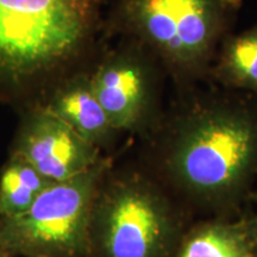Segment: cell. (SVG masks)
<instances>
[{"mask_svg":"<svg viewBox=\"0 0 257 257\" xmlns=\"http://www.w3.org/2000/svg\"><path fill=\"white\" fill-rule=\"evenodd\" d=\"M149 172L192 213L237 217L257 176V105L189 106L170 121Z\"/></svg>","mask_w":257,"mask_h":257,"instance_id":"obj_1","label":"cell"},{"mask_svg":"<svg viewBox=\"0 0 257 257\" xmlns=\"http://www.w3.org/2000/svg\"><path fill=\"white\" fill-rule=\"evenodd\" d=\"M192 212L149 169H113L96 192L89 257H174Z\"/></svg>","mask_w":257,"mask_h":257,"instance_id":"obj_2","label":"cell"},{"mask_svg":"<svg viewBox=\"0 0 257 257\" xmlns=\"http://www.w3.org/2000/svg\"><path fill=\"white\" fill-rule=\"evenodd\" d=\"M112 160L56 181L16 217L0 218V244L12 257H89L94 199Z\"/></svg>","mask_w":257,"mask_h":257,"instance_id":"obj_3","label":"cell"},{"mask_svg":"<svg viewBox=\"0 0 257 257\" xmlns=\"http://www.w3.org/2000/svg\"><path fill=\"white\" fill-rule=\"evenodd\" d=\"M99 0H0V73L12 81L56 66L81 46Z\"/></svg>","mask_w":257,"mask_h":257,"instance_id":"obj_4","label":"cell"},{"mask_svg":"<svg viewBox=\"0 0 257 257\" xmlns=\"http://www.w3.org/2000/svg\"><path fill=\"white\" fill-rule=\"evenodd\" d=\"M231 0H127L128 21L173 66L206 62L219 37Z\"/></svg>","mask_w":257,"mask_h":257,"instance_id":"obj_5","label":"cell"},{"mask_svg":"<svg viewBox=\"0 0 257 257\" xmlns=\"http://www.w3.org/2000/svg\"><path fill=\"white\" fill-rule=\"evenodd\" d=\"M11 154L28 161L54 182L81 174L105 157L99 148L44 107L27 115Z\"/></svg>","mask_w":257,"mask_h":257,"instance_id":"obj_6","label":"cell"},{"mask_svg":"<svg viewBox=\"0 0 257 257\" xmlns=\"http://www.w3.org/2000/svg\"><path fill=\"white\" fill-rule=\"evenodd\" d=\"M89 79L96 99L118 133H137L149 126L154 111L152 83L138 61L115 56Z\"/></svg>","mask_w":257,"mask_h":257,"instance_id":"obj_7","label":"cell"},{"mask_svg":"<svg viewBox=\"0 0 257 257\" xmlns=\"http://www.w3.org/2000/svg\"><path fill=\"white\" fill-rule=\"evenodd\" d=\"M174 257H257L249 217H210L192 223Z\"/></svg>","mask_w":257,"mask_h":257,"instance_id":"obj_8","label":"cell"},{"mask_svg":"<svg viewBox=\"0 0 257 257\" xmlns=\"http://www.w3.org/2000/svg\"><path fill=\"white\" fill-rule=\"evenodd\" d=\"M43 107L100 150L107 147L118 133L96 99L89 78L79 76L70 80Z\"/></svg>","mask_w":257,"mask_h":257,"instance_id":"obj_9","label":"cell"},{"mask_svg":"<svg viewBox=\"0 0 257 257\" xmlns=\"http://www.w3.org/2000/svg\"><path fill=\"white\" fill-rule=\"evenodd\" d=\"M51 184L28 161L11 154L0 169V218L23 213Z\"/></svg>","mask_w":257,"mask_h":257,"instance_id":"obj_10","label":"cell"},{"mask_svg":"<svg viewBox=\"0 0 257 257\" xmlns=\"http://www.w3.org/2000/svg\"><path fill=\"white\" fill-rule=\"evenodd\" d=\"M218 76L229 87L257 92V25L227 42Z\"/></svg>","mask_w":257,"mask_h":257,"instance_id":"obj_11","label":"cell"},{"mask_svg":"<svg viewBox=\"0 0 257 257\" xmlns=\"http://www.w3.org/2000/svg\"><path fill=\"white\" fill-rule=\"evenodd\" d=\"M249 219H250V223H251V226H252L253 231H255L256 234H257V213L255 214V216L249 217Z\"/></svg>","mask_w":257,"mask_h":257,"instance_id":"obj_12","label":"cell"},{"mask_svg":"<svg viewBox=\"0 0 257 257\" xmlns=\"http://www.w3.org/2000/svg\"><path fill=\"white\" fill-rule=\"evenodd\" d=\"M0 257H12V256H10L9 253L5 251L4 248H3V246H2V244H0Z\"/></svg>","mask_w":257,"mask_h":257,"instance_id":"obj_13","label":"cell"}]
</instances>
